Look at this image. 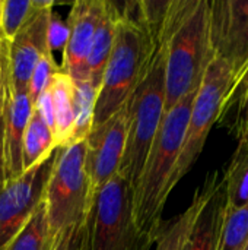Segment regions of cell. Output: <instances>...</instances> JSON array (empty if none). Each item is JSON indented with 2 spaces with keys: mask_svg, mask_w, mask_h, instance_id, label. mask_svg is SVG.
Masks as SVG:
<instances>
[{
  "mask_svg": "<svg viewBox=\"0 0 248 250\" xmlns=\"http://www.w3.org/2000/svg\"><path fill=\"white\" fill-rule=\"evenodd\" d=\"M165 48V111L196 92L213 60L209 1L171 0L162 28Z\"/></svg>",
  "mask_w": 248,
  "mask_h": 250,
  "instance_id": "obj_1",
  "label": "cell"
},
{
  "mask_svg": "<svg viewBox=\"0 0 248 250\" xmlns=\"http://www.w3.org/2000/svg\"><path fill=\"white\" fill-rule=\"evenodd\" d=\"M197 92V91H196ZM196 92L186 95L164 113L146 157L139 183L132 195L133 220L142 234L153 243L162 226V211L172 190L171 182L181 152Z\"/></svg>",
  "mask_w": 248,
  "mask_h": 250,
  "instance_id": "obj_2",
  "label": "cell"
},
{
  "mask_svg": "<svg viewBox=\"0 0 248 250\" xmlns=\"http://www.w3.org/2000/svg\"><path fill=\"white\" fill-rule=\"evenodd\" d=\"M120 13L114 47L94 108L92 127L105 123L127 104L159 48L145 28L136 3H124Z\"/></svg>",
  "mask_w": 248,
  "mask_h": 250,
  "instance_id": "obj_3",
  "label": "cell"
},
{
  "mask_svg": "<svg viewBox=\"0 0 248 250\" xmlns=\"http://www.w3.org/2000/svg\"><path fill=\"white\" fill-rule=\"evenodd\" d=\"M127 138L118 174L132 195L165 113V48L161 45L127 101Z\"/></svg>",
  "mask_w": 248,
  "mask_h": 250,
  "instance_id": "obj_4",
  "label": "cell"
},
{
  "mask_svg": "<svg viewBox=\"0 0 248 250\" xmlns=\"http://www.w3.org/2000/svg\"><path fill=\"white\" fill-rule=\"evenodd\" d=\"M85 141L58 146L44 195L53 236L85 220L94 205L95 196L85 168Z\"/></svg>",
  "mask_w": 248,
  "mask_h": 250,
  "instance_id": "obj_5",
  "label": "cell"
},
{
  "mask_svg": "<svg viewBox=\"0 0 248 250\" xmlns=\"http://www.w3.org/2000/svg\"><path fill=\"white\" fill-rule=\"evenodd\" d=\"M86 250H151L133 220L132 190L117 174L95 196L86 217Z\"/></svg>",
  "mask_w": 248,
  "mask_h": 250,
  "instance_id": "obj_6",
  "label": "cell"
},
{
  "mask_svg": "<svg viewBox=\"0 0 248 250\" xmlns=\"http://www.w3.org/2000/svg\"><path fill=\"white\" fill-rule=\"evenodd\" d=\"M232 82L234 72L231 66L225 60L213 57L191 104L184 142L171 182L172 189L190 171L202 154L212 126L219 120L224 100L229 92Z\"/></svg>",
  "mask_w": 248,
  "mask_h": 250,
  "instance_id": "obj_7",
  "label": "cell"
},
{
  "mask_svg": "<svg viewBox=\"0 0 248 250\" xmlns=\"http://www.w3.org/2000/svg\"><path fill=\"white\" fill-rule=\"evenodd\" d=\"M58 146L37 166L0 186V250H6L44 201Z\"/></svg>",
  "mask_w": 248,
  "mask_h": 250,
  "instance_id": "obj_8",
  "label": "cell"
},
{
  "mask_svg": "<svg viewBox=\"0 0 248 250\" xmlns=\"http://www.w3.org/2000/svg\"><path fill=\"white\" fill-rule=\"evenodd\" d=\"M53 6L35 12V15L20 28L13 40L3 37V70L4 78L15 92H28L31 75L41 59L50 50L48 26Z\"/></svg>",
  "mask_w": 248,
  "mask_h": 250,
  "instance_id": "obj_9",
  "label": "cell"
},
{
  "mask_svg": "<svg viewBox=\"0 0 248 250\" xmlns=\"http://www.w3.org/2000/svg\"><path fill=\"white\" fill-rule=\"evenodd\" d=\"M209 37L213 56L225 60L235 78L248 63V0L209 1Z\"/></svg>",
  "mask_w": 248,
  "mask_h": 250,
  "instance_id": "obj_10",
  "label": "cell"
},
{
  "mask_svg": "<svg viewBox=\"0 0 248 250\" xmlns=\"http://www.w3.org/2000/svg\"><path fill=\"white\" fill-rule=\"evenodd\" d=\"M127 138V105L105 123L91 129L85 138V168L94 196L118 174Z\"/></svg>",
  "mask_w": 248,
  "mask_h": 250,
  "instance_id": "obj_11",
  "label": "cell"
},
{
  "mask_svg": "<svg viewBox=\"0 0 248 250\" xmlns=\"http://www.w3.org/2000/svg\"><path fill=\"white\" fill-rule=\"evenodd\" d=\"M0 100V158L3 183H7L23 173V135L34 107L29 101L28 92H15L4 75Z\"/></svg>",
  "mask_w": 248,
  "mask_h": 250,
  "instance_id": "obj_12",
  "label": "cell"
},
{
  "mask_svg": "<svg viewBox=\"0 0 248 250\" xmlns=\"http://www.w3.org/2000/svg\"><path fill=\"white\" fill-rule=\"evenodd\" d=\"M104 0H77L67 19V40L63 47V67L75 82L88 81V57L101 18Z\"/></svg>",
  "mask_w": 248,
  "mask_h": 250,
  "instance_id": "obj_13",
  "label": "cell"
},
{
  "mask_svg": "<svg viewBox=\"0 0 248 250\" xmlns=\"http://www.w3.org/2000/svg\"><path fill=\"white\" fill-rule=\"evenodd\" d=\"M225 207L227 196L224 180L215 173L208 199L205 201L181 250H216Z\"/></svg>",
  "mask_w": 248,
  "mask_h": 250,
  "instance_id": "obj_14",
  "label": "cell"
},
{
  "mask_svg": "<svg viewBox=\"0 0 248 250\" xmlns=\"http://www.w3.org/2000/svg\"><path fill=\"white\" fill-rule=\"evenodd\" d=\"M120 16V6L114 1L104 0L101 18L98 21L91 53L88 57V81L96 86H101L102 75L111 56Z\"/></svg>",
  "mask_w": 248,
  "mask_h": 250,
  "instance_id": "obj_15",
  "label": "cell"
},
{
  "mask_svg": "<svg viewBox=\"0 0 248 250\" xmlns=\"http://www.w3.org/2000/svg\"><path fill=\"white\" fill-rule=\"evenodd\" d=\"M53 113H54V138L57 146L70 145L75 125V81L58 70L53 75L50 83Z\"/></svg>",
  "mask_w": 248,
  "mask_h": 250,
  "instance_id": "obj_16",
  "label": "cell"
},
{
  "mask_svg": "<svg viewBox=\"0 0 248 250\" xmlns=\"http://www.w3.org/2000/svg\"><path fill=\"white\" fill-rule=\"evenodd\" d=\"M212 182H213V174H210L208 177V180L205 182V185L197 189V192L194 193V198L190 204V207L178 214L177 217H174L171 221H168L167 224H162L156 239H155V250H181L184 246V242L205 204V201L208 199V195L210 192L212 188Z\"/></svg>",
  "mask_w": 248,
  "mask_h": 250,
  "instance_id": "obj_17",
  "label": "cell"
},
{
  "mask_svg": "<svg viewBox=\"0 0 248 250\" xmlns=\"http://www.w3.org/2000/svg\"><path fill=\"white\" fill-rule=\"evenodd\" d=\"M218 122L238 141L248 139V63L234 78Z\"/></svg>",
  "mask_w": 248,
  "mask_h": 250,
  "instance_id": "obj_18",
  "label": "cell"
},
{
  "mask_svg": "<svg viewBox=\"0 0 248 250\" xmlns=\"http://www.w3.org/2000/svg\"><path fill=\"white\" fill-rule=\"evenodd\" d=\"M227 207L240 208L248 204V139H240L222 176Z\"/></svg>",
  "mask_w": 248,
  "mask_h": 250,
  "instance_id": "obj_19",
  "label": "cell"
},
{
  "mask_svg": "<svg viewBox=\"0 0 248 250\" xmlns=\"http://www.w3.org/2000/svg\"><path fill=\"white\" fill-rule=\"evenodd\" d=\"M57 148L53 130L45 125L37 110H32L31 119L23 135L22 148V164L23 171L37 166L47 155H50Z\"/></svg>",
  "mask_w": 248,
  "mask_h": 250,
  "instance_id": "obj_20",
  "label": "cell"
},
{
  "mask_svg": "<svg viewBox=\"0 0 248 250\" xmlns=\"http://www.w3.org/2000/svg\"><path fill=\"white\" fill-rule=\"evenodd\" d=\"M53 234L50 231L47 208L42 201L26 226L18 233L6 250H50Z\"/></svg>",
  "mask_w": 248,
  "mask_h": 250,
  "instance_id": "obj_21",
  "label": "cell"
},
{
  "mask_svg": "<svg viewBox=\"0 0 248 250\" xmlns=\"http://www.w3.org/2000/svg\"><path fill=\"white\" fill-rule=\"evenodd\" d=\"M54 4L53 1L41 0H1L0 13V34L6 41L13 40V37L20 31V28L38 12L47 6Z\"/></svg>",
  "mask_w": 248,
  "mask_h": 250,
  "instance_id": "obj_22",
  "label": "cell"
},
{
  "mask_svg": "<svg viewBox=\"0 0 248 250\" xmlns=\"http://www.w3.org/2000/svg\"><path fill=\"white\" fill-rule=\"evenodd\" d=\"M248 246V204L240 208L225 207L216 250H246Z\"/></svg>",
  "mask_w": 248,
  "mask_h": 250,
  "instance_id": "obj_23",
  "label": "cell"
},
{
  "mask_svg": "<svg viewBox=\"0 0 248 250\" xmlns=\"http://www.w3.org/2000/svg\"><path fill=\"white\" fill-rule=\"evenodd\" d=\"M98 92L99 86L94 85L89 81L75 82V125L70 144L85 141V138L91 132Z\"/></svg>",
  "mask_w": 248,
  "mask_h": 250,
  "instance_id": "obj_24",
  "label": "cell"
},
{
  "mask_svg": "<svg viewBox=\"0 0 248 250\" xmlns=\"http://www.w3.org/2000/svg\"><path fill=\"white\" fill-rule=\"evenodd\" d=\"M60 70V67L57 66L54 57H53V51H47L41 56V59L38 60L31 79H29V86H28V97L29 101L32 104V107L35 105L37 100L39 98V95L44 92V89L48 86L51 78L54 73H57Z\"/></svg>",
  "mask_w": 248,
  "mask_h": 250,
  "instance_id": "obj_25",
  "label": "cell"
},
{
  "mask_svg": "<svg viewBox=\"0 0 248 250\" xmlns=\"http://www.w3.org/2000/svg\"><path fill=\"white\" fill-rule=\"evenodd\" d=\"M88 217V215H86ZM86 218L56 233L50 250H86Z\"/></svg>",
  "mask_w": 248,
  "mask_h": 250,
  "instance_id": "obj_26",
  "label": "cell"
},
{
  "mask_svg": "<svg viewBox=\"0 0 248 250\" xmlns=\"http://www.w3.org/2000/svg\"><path fill=\"white\" fill-rule=\"evenodd\" d=\"M66 40H67V23H64L61 18H58L53 10L51 18H50V26H48L50 50L53 51L58 47H64Z\"/></svg>",
  "mask_w": 248,
  "mask_h": 250,
  "instance_id": "obj_27",
  "label": "cell"
},
{
  "mask_svg": "<svg viewBox=\"0 0 248 250\" xmlns=\"http://www.w3.org/2000/svg\"><path fill=\"white\" fill-rule=\"evenodd\" d=\"M3 38L0 34V92H1V86H3Z\"/></svg>",
  "mask_w": 248,
  "mask_h": 250,
  "instance_id": "obj_28",
  "label": "cell"
},
{
  "mask_svg": "<svg viewBox=\"0 0 248 250\" xmlns=\"http://www.w3.org/2000/svg\"><path fill=\"white\" fill-rule=\"evenodd\" d=\"M3 183V173H1V158H0V186Z\"/></svg>",
  "mask_w": 248,
  "mask_h": 250,
  "instance_id": "obj_29",
  "label": "cell"
},
{
  "mask_svg": "<svg viewBox=\"0 0 248 250\" xmlns=\"http://www.w3.org/2000/svg\"><path fill=\"white\" fill-rule=\"evenodd\" d=\"M0 13H1V0H0Z\"/></svg>",
  "mask_w": 248,
  "mask_h": 250,
  "instance_id": "obj_30",
  "label": "cell"
},
{
  "mask_svg": "<svg viewBox=\"0 0 248 250\" xmlns=\"http://www.w3.org/2000/svg\"><path fill=\"white\" fill-rule=\"evenodd\" d=\"M246 250H248V246H247V249H246Z\"/></svg>",
  "mask_w": 248,
  "mask_h": 250,
  "instance_id": "obj_31",
  "label": "cell"
}]
</instances>
